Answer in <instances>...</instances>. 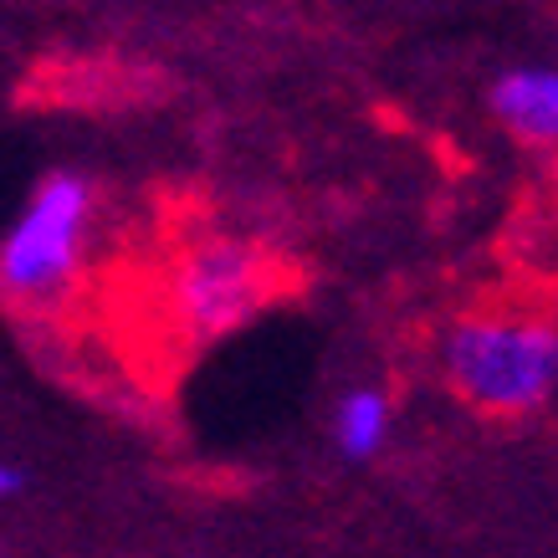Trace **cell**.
I'll list each match as a JSON object with an SVG mask.
<instances>
[{
	"instance_id": "52a82bcc",
	"label": "cell",
	"mask_w": 558,
	"mask_h": 558,
	"mask_svg": "<svg viewBox=\"0 0 558 558\" xmlns=\"http://www.w3.org/2000/svg\"><path fill=\"white\" fill-rule=\"evenodd\" d=\"M554 190H558V159H554Z\"/></svg>"
},
{
	"instance_id": "3957f363",
	"label": "cell",
	"mask_w": 558,
	"mask_h": 558,
	"mask_svg": "<svg viewBox=\"0 0 558 558\" xmlns=\"http://www.w3.org/2000/svg\"><path fill=\"white\" fill-rule=\"evenodd\" d=\"M267 267L252 246L241 241H201L174 262L170 277V307L185 323L190 339H216L231 333L236 323H246L267 298Z\"/></svg>"
},
{
	"instance_id": "8992f818",
	"label": "cell",
	"mask_w": 558,
	"mask_h": 558,
	"mask_svg": "<svg viewBox=\"0 0 558 558\" xmlns=\"http://www.w3.org/2000/svg\"><path fill=\"white\" fill-rule=\"evenodd\" d=\"M16 487H21V472H11V466H0V497H11Z\"/></svg>"
},
{
	"instance_id": "6da1fadb",
	"label": "cell",
	"mask_w": 558,
	"mask_h": 558,
	"mask_svg": "<svg viewBox=\"0 0 558 558\" xmlns=\"http://www.w3.org/2000/svg\"><path fill=\"white\" fill-rule=\"evenodd\" d=\"M446 374L476 410L523 415L558 389V328L543 318H466L446 339Z\"/></svg>"
},
{
	"instance_id": "7a4b0ae2",
	"label": "cell",
	"mask_w": 558,
	"mask_h": 558,
	"mask_svg": "<svg viewBox=\"0 0 558 558\" xmlns=\"http://www.w3.org/2000/svg\"><path fill=\"white\" fill-rule=\"evenodd\" d=\"M87 226L93 185L83 174H47L0 241V288L16 303H57L83 271Z\"/></svg>"
},
{
	"instance_id": "277c9868",
	"label": "cell",
	"mask_w": 558,
	"mask_h": 558,
	"mask_svg": "<svg viewBox=\"0 0 558 558\" xmlns=\"http://www.w3.org/2000/svg\"><path fill=\"white\" fill-rule=\"evenodd\" d=\"M492 113L508 123L523 144H548L558 149V72L518 68L497 77L492 87Z\"/></svg>"
},
{
	"instance_id": "5b68a950",
	"label": "cell",
	"mask_w": 558,
	"mask_h": 558,
	"mask_svg": "<svg viewBox=\"0 0 558 558\" xmlns=\"http://www.w3.org/2000/svg\"><path fill=\"white\" fill-rule=\"evenodd\" d=\"M333 440L343 457L369 461L385 451L389 440V395L374 385H354L333 410Z\"/></svg>"
}]
</instances>
